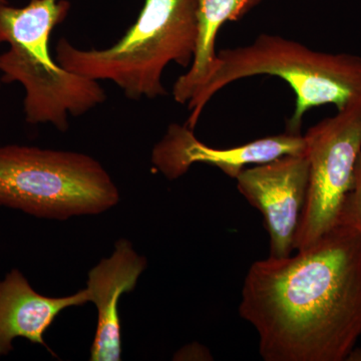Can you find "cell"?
<instances>
[{"label": "cell", "instance_id": "3", "mask_svg": "<svg viewBox=\"0 0 361 361\" xmlns=\"http://www.w3.org/2000/svg\"><path fill=\"white\" fill-rule=\"evenodd\" d=\"M70 9L68 0H30L25 7L0 4V44H9L0 54V80L25 87L26 122L51 123L63 133L68 130V115H85L106 99L97 80L71 73L52 59V30Z\"/></svg>", "mask_w": 361, "mask_h": 361}, {"label": "cell", "instance_id": "13", "mask_svg": "<svg viewBox=\"0 0 361 361\" xmlns=\"http://www.w3.org/2000/svg\"><path fill=\"white\" fill-rule=\"evenodd\" d=\"M346 361H361V348H355Z\"/></svg>", "mask_w": 361, "mask_h": 361}, {"label": "cell", "instance_id": "5", "mask_svg": "<svg viewBox=\"0 0 361 361\" xmlns=\"http://www.w3.org/2000/svg\"><path fill=\"white\" fill-rule=\"evenodd\" d=\"M118 187L103 166L77 152L0 147V206L42 219L99 215L118 205Z\"/></svg>", "mask_w": 361, "mask_h": 361}, {"label": "cell", "instance_id": "8", "mask_svg": "<svg viewBox=\"0 0 361 361\" xmlns=\"http://www.w3.org/2000/svg\"><path fill=\"white\" fill-rule=\"evenodd\" d=\"M306 144L301 133L261 137L232 148L217 149L197 139L194 130L172 123L152 152V164L168 180L179 179L195 164H206L219 169L236 179L247 166L260 165L288 155H303Z\"/></svg>", "mask_w": 361, "mask_h": 361}, {"label": "cell", "instance_id": "11", "mask_svg": "<svg viewBox=\"0 0 361 361\" xmlns=\"http://www.w3.org/2000/svg\"><path fill=\"white\" fill-rule=\"evenodd\" d=\"M262 0H199L198 39L193 63L176 80L173 97L177 103L188 104L210 77L217 61L216 39L228 21L246 16Z\"/></svg>", "mask_w": 361, "mask_h": 361}, {"label": "cell", "instance_id": "10", "mask_svg": "<svg viewBox=\"0 0 361 361\" xmlns=\"http://www.w3.org/2000/svg\"><path fill=\"white\" fill-rule=\"evenodd\" d=\"M90 302L87 289L73 295L49 297L33 289L18 269L0 279V358L13 350V341L25 338L56 356L44 336L61 311Z\"/></svg>", "mask_w": 361, "mask_h": 361}, {"label": "cell", "instance_id": "7", "mask_svg": "<svg viewBox=\"0 0 361 361\" xmlns=\"http://www.w3.org/2000/svg\"><path fill=\"white\" fill-rule=\"evenodd\" d=\"M239 193L260 211L270 239V257L292 254L310 180L306 154L246 168L236 178Z\"/></svg>", "mask_w": 361, "mask_h": 361}, {"label": "cell", "instance_id": "12", "mask_svg": "<svg viewBox=\"0 0 361 361\" xmlns=\"http://www.w3.org/2000/svg\"><path fill=\"white\" fill-rule=\"evenodd\" d=\"M339 221L355 226L361 233V154L356 163L353 187L344 202Z\"/></svg>", "mask_w": 361, "mask_h": 361}, {"label": "cell", "instance_id": "2", "mask_svg": "<svg viewBox=\"0 0 361 361\" xmlns=\"http://www.w3.org/2000/svg\"><path fill=\"white\" fill-rule=\"evenodd\" d=\"M256 75L282 78L295 94L286 130L300 133L303 116L324 104L342 110L361 97V56L314 51L296 40L261 33L251 44L221 49L210 77L188 103L186 125L194 130L206 104L228 85Z\"/></svg>", "mask_w": 361, "mask_h": 361}, {"label": "cell", "instance_id": "4", "mask_svg": "<svg viewBox=\"0 0 361 361\" xmlns=\"http://www.w3.org/2000/svg\"><path fill=\"white\" fill-rule=\"evenodd\" d=\"M198 6L199 0H145L137 21L113 47L80 49L63 37L56 44V63L90 80H111L130 99L166 96V66L193 63Z\"/></svg>", "mask_w": 361, "mask_h": 361}, {"label": "cell", "instance_id": "1", "mask_svg": "<svg viewBox=\"0 0 361 361\" xmlns=\"http://www.w3.org/2000/svg\"><path fill=\"white\" fill-rule=\"evenodd\" d=\"M239 314L265 361L348 360L361 337V233L339 221L296 255L254 262Z\"/></svg>", "mask_w": 361, "mask_h": 361}, {"label": "cell", "instance_id": "14", "mask_svg": "<svg viewBox=\"0 0 361 361\" xmlns=\"http://www.w3.org/2000/svg\"><path fill=\"white\" fill-rule=\"evenodd\" d=\"M8 4V0H0V4Z\"/></svg>", "mask_w": 361, "mask_h": 361}, {"label": "cell", "instance_id": "6", "mask_svg": "<svg viewBox=\"0 0 361 361\" xmlns=\"http://www.w3.org/2000/svg\"><path fill=\"white\" fill-rule=\"evenodd\" d=\"M304 140L310 180L295 251L313 245L339 223L361 154V97L311 127Z\"/></svg>", "mask_w": 361, "mask_h": 361}, {"label": "cell", "instance_id": "9", "mask_svg": "<svg viewBox=\"0 0 361 361\" xmlns=\"http://www.w3.org/2000/svg\"><path fill=\"white\" fill-rule=\"evenodd\" d=\"M148 261L129 240L116 242L110 257L102 259L87 274L90 302L96 305L97 324L90 348V361L122 360L120 299L134 291Z\"/></svg>", "mask_w": 361, "mask_h": 361}]
</instances>
